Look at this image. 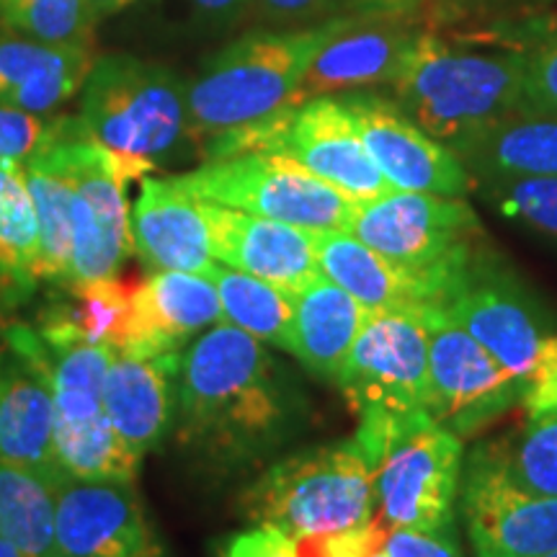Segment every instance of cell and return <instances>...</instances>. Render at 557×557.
<instances>
[{"mask_svg": "<svg viewBox=\"0 0 557 557\" xmlns=\"http://www.w3.org/2000/svg\"><path fill=\"white\" fill-rule=\"evenodd\" d=\"M308 423L310 400L295 374L227 320L184 351L173 438L207 472L259 468Z\"/></svg>", "mask_w": 557, "mask_h": 557, "instance_id": "cell-1", "label": "cell"}, {"mask_svg": "<svg viewBox=\"0 0 557 557\" xmlns=\"http://www.w3.org/2000/svg\"><path fill=\"white\" fill-rule=\"evenodd\" d=\"M357 21V13L299 29L246 32L207 54L189 78L194 143L248 127L289 107L299 83L333 37Z\"/></svg>", "mask_w": 557, "mask_h": 557, "instance_id": "cell-2", "label": "cell"}, {"mask_svg": "<svg viewBox=\"0 0 557 557\" xmlns=\"http://www.w3.org/2000/svg\"><path fill=\"white\" fill-rule=\"evenodd\" d=\"M524 67L527 50H468L431 29L387 96L451 150L462 139L519 114Z\"/></svg>", "mask_w": 557, "mask_h": 557, "instance_id": "cell-3", "label": "cell"}, {"mask_svg": "<svg viewBox=\"0 0 557 557\" xmlns=\"http://www.w3.org/2000/svg\"><path fill=\"white\" fill-rule=\"evenodd\" d=\"M81 120L114 156L143 173L156 171L194 143L189 81L135 54H101L81 88Z\"/></svg>", "mask_w": 557, "mask_h": 557, "instance_id": "cell-4", "label": "cell"}, {"mask_svg": "<svg viewBox=\"0 0 557 557\" xmlns=\"http://www.w3.org/2000/svg\"><path fill=\"white\" fill-rule=\"evenodd\" d=\"M240 511L292 540L367 527L377 519L374 468L354 436L292 451L240 493Z\"/></svg>", "mask_w": 557, "mask_h": 557, "instance_id": "cell-5", "label": "cell"}, {"mask_svg": "<svg viewBox=\"0 0 557 557\" xmlns=\"http://www.w3.org/2000/svg\"><path fill=\"white\" fill-rule=\"evenodd\" d=\"M354 438L374 468L382 524L416 532L457 524L462 438L429 413L361 416Z\"/></svg>", "mask_w": 557, "mask_h": 557, "instance_id": "cell-6", "label": "cell"}, {"mask_svg": "<svg viewBox=\"0 0 557 557\" xmlns=\"http://www.w3.org/2000/svg\"><path fill=\"white\" fill-rule=\"evenodd\" d=\"M5 344L39 369L54 400V449L70 478L135 483L139 462L111 426L103 408V382L116 348H54L32 325L0 329Z\"/></svg>", "mask_w": 557, "mask_h": 557, "instance_id": "cell-7", "label": "cell"}, {"mask_svg": "<svg viewBox=\"0 0 557 557\" xmlns=\"http://www.w3.org/2000/svg\"><path fill=\"white\" fill-rule=\"evenodd\" d=\"M426 310L442 312L468 331L524 385L537 364L540 348L557 333L553 310L487 238L449 271Z\"/></svg>", "mask_w": 557, "mask_h": 557, "instance_id": "cell-8", "label": "cell"}, {"mask_svg": "<svg viewBox=\"0 0 557 557\" xmlns=\"http://www.w3.org/2000/svg\"><path fill=\"white\" fill-rule=\"evenodd\" d=\"M201 152L205 160L233 158L243 152L284 156L357 205L395 191L369 158L338 96H318L278 109L267 120L207 139L201 143Z\"/></svg>", "mask_w": 557, "mask_h": 557, "instance_id": "cell-9", "label": "cell"}, {"mask_svg": "<svg viewBox=\"0 0 557 557\" xmlns=\"http://www.w3.org/2000/svg\"><path fill=\"white\" fill-rule=\"evenodd\" d=\"M348 233L421 278L429 308L449 271L487 238L468 199L426 191H389L361 201Z\"/></svg>", "mask_w": 557, "mask_h": 557, "instance_id": "cell-10", "label": "cell"}, {"mask_svg": "<svg viewBox=\"0 0 557 557\" xmlns=\"http://www.w3.org/2000/svg\"><path fill=\"white\" fill-rule=\"evenodd\" d=\"M169 178L176 189L197 201L240 209L312 233L348 230L357 212V201L346 194L312 176L295 160L271 152L205 160L199 169Z\"/></svg>", "mask_w": 557, "mask_h": 557, "instance_id": "cell-11", "label": "cell"}, {"mask_svg": "<svg viewBox=\"0 0 557 557\" xmlns=\"http://www.w3.org/2000/svg\"><path fill=\"white\" fill-rule=\"evenodd\" d=\"M65 158L73 184L70 199V278L67 284L114 278L135 253L129 227L127 184L145 173L90 137H70Z\"/></svg>", "mask_w": 557, "mask_h": 557, "instance_id": "cell-12", "label": "cell"}, {"mask_svg": "<svg viewBox=\"0 0 557 557\" xmlns=\"http://www.w3.org/2000/svg\"><path fill=\"white\" fill-rule=\"evenodd\" d=\"M429 338L426 413L438 426L475 438L524 403L527 385L483 344L436 310H421Z\"/></svg>", "mask_w": 557, "mask_h": 557, "instance_id": "cell-13", "label": "cell"}, {"mask_svg": "<svg viewBox=\"0 0 557 557\" xmlns=\"http://www.w3.org/2000/svg\"><path fill=\"white\" fill-rule=\"evenodd\" d=\"M336 387L359 418L426 413L429 338L418 312H369Z\"/></svg>", "mask_w": 557, "mask_h": 557, "instance_id": "cell-14", "label": "cell"}, {"mask_svg": "<svg viewBox=\"0 0 557 557\" xmlns=\"http://www.w3.org/2000/svg\"><path fill=\"white\" fill-rule=\"evenodd\" d=\"M457 513L475 557H547L557 553V496L513 483L485 442L462 465Z\"/></svg>", "mask_w": 557, "mask_h": 557, "instance_id": "cell-15", "label": "cell"}, {"mask_svg": "<svg viewBox=\"0 0 557 557\" xmlns=\"http://www.w3.org/2000/svg\"><path fill=\"white\" fill-rule=\"evenodd\" d=\"M338 101L351 116L361 143L395 191L468 197L475 178L462 160L423 132L398 103L377 90H348Z\"/></svg>", "mask_w": 557, "mask_h": 557, "instance_id": "cell-16", "label": "cell"}, {"mask_svg": "<svg viewBox=\"0 0 557 557\" xmlns=\"http://www.w3.org/2000/svg\"><path fill=\"white\" fill-rule=\"evenodd\" d=\"M58 557H171L135 483L65 478L54 491Z\"/></svg>", "mask_w": 557, "mask_h": 557, "instance_id": "cell-17", "label": "cell"}, {"mask_svg": "<svg viewBox=\"0 0 557 557\" xmlns=\"http://www.w3.org/2000/svg\"><path fill=\"white\" fill-rule=\"evenodd\" d=\"M431 29L434 26L421 24L413 13L357 16L315 54L289 107L318 96L389 88L406 73Z\"/></svg>", "mask_w": 557, "mask_h": 557, "instance_id": "cell-18", "label": "cell"}, {"mask_svg": "<svg viewBox=\"0 0 557 557\" xmlns=\"http://www.w3.org/2000/svg\"><path fill=\"white\" fill-rule=\"evenodd\" d=\"M199 209L209 230L212 256L225 267L259 276L284 292L308 287L320 276L312 230L212 201H199Z\"/></svg>", "mask_w": 557, "mask_h": 557, "instance_id": "cell-19", "label": "cell"}, {"mask_svg": "<svg viewBox=\"0 0 557 557\" xmlns=\"http://www.w3.org/2000/svg\"><path fill=\"white\" fill-rule=\"evenodd\" d=\"M222 320L218 289L205 274L156 271L132 289L120 351L135 357L184 354L201 333Z\"/></svg>", "mask_w": 557, "mask_h": 557, "instance_id": "cell-20", "label": "cell"}, {"mask_svg": "<svg viewBox=\"0 0 557 557\" xmlns=\"http://www.w3.org/2000/svg\"><path fill=\"white\" fill-rule=\"evenodd\" d=\"M181 359L184 354L135 357L114 351L111 357L103 382V408L111 426L137 459L158 451L165 438L173 436Z\"/></svg>", "mask_w": 557, "mask_h": 557, "instance_id": "cell-21", "label": "cell"}, {"mask_svg": "<svg viewBox=\"0 0 557 557\" xmlns=\"http://www.w3.org/2000/svg\"><path fill=\"white\" fill-rule=\"evenodd\" d=\"M137 259L156 271L205 274L214 256L199 201L171 184V178H143V191L129 212Z\"/></svg>", "mask_w": 557, "mask_h": 557, "instance_id": "cell-22", "label": "cell"}, {"mask_svg": "<svg viewBox=\"0 0 557 557\" xmlns=\"http://www.w3.org/2000/svg\"><path fill=\"white\" fill-rule=\"evenodd\" d=\"M0 459L41 472L54 485L67 478L54 449L52 389L13 348L0 364Z\"/></svg>", "mask_w": 557, "mask_h": 557, "instance_id": "cell-23", "label": "cell"}, {"mask_svg": "<svg viewBox=\"0 0 557 557\" xmlns=\"http://www.w3.org/2000/svg\"><path fill=\"white\" fill-rule=\"evenodd\" d=\"M94 47L0 34V107L54 114L86 83Z\"/></svg>", "mask_w": 557, "mask_h": 557, "instance_id": "cell-24", "label": "cell"}, {"mask_svg": "<svg viewBox=\"0 0 557 557\" xmlns=\"http://www.w3.org/2000/svg\"><path fill=\"white\" fill-rule=\"evenodd\" d=\"M292 357L312 377L338 385L348 354L372 310L325 276L312 278L308 287L292 292Z\"/></svg>", "mask_w": 557, "mask_h": 557, "instance_id": "cell-25", "label": "cell"}, {"mask_svg": "<svg viewBox=\"0 0 557 557\" xmlns=\"http://www.w3.org/2000/svg\"><path fill=\"white\" fill-rule=\"evenodd\" d=\"M315 261L320 276L338 284L367 310L421 312L429 308V292L421 278L387 261L348 230L315 233Z\"/></svg>", "mask_w": 557, "mask_h": 557, "instance_id": "cell-26", "label": "cell"}, {"mask_svg": "<svg viewBox=\"0 0 557 557\" xmlns=\"http://www.w3.org/2000/svg\"><path fill=\"white\" fill-rule=\"evenodd\" d=\"M132 289L122 278L50 287L32 329L54 348L109 346L120 351Z\"/></svg>", "mask_w": 557, "mask_h": 557, "instance_id": "cell-27", "label": "cell"}, {"mask_svg": "<svg viewBox=\"0 0 557 557\" xmlns=\"http://www.w3.org/2000/svg\"><path fill=\"white\" fill-rule=\"evenodd\" d=\"M451 152L472 178L557 176V120L513 114L457 143Z\"/></svg>", "mask_w": 557, "mask_h": 557, "instance_id": "cell-28", "label": "cell"}, {"mask_svg": "<svg viewBox=\"0 0 557 557\" xmlns=\"http://www.w3.org/2000/svg\"><path fill=\"white\" fill-rule=\"evenodd\" d=\"M39 222L24 163L0 158V312L16 310L37 295Z\"/></svg>", "mask_w": 557, "mask_h": 557, "instance_id": "cell-29", "label": "cell"}, {"mask_svg": "<svg viewBox=\"0 0 557 557\" xmlns=\"http://www.w3.org/2000/svg\"><path fill=\"white\" fill-rule=\"evenodd\" d=\"M86 132V129H83ZM81 135V132H78ZM75 137V135H73ZM70 137L54 143L52 148L37 152L24 160L26 184H29L34 209L39 222V282L47 287H60L70 278V248H73V230H70V184L65 143Z\"/></svg>", "mask_w": 557, "mask_h": 557, "instance_id": "cell-30", "label": "cell"}, {"mask_svg": "<svg viewBox=\"0 0 557 557\" xmlns=\"http://www.w3.org/2000/svg\"><path fill=\"white\" fill-rule=\"evenodd\" d=\"M205 276L218 289L222 318L227 323L259 338L261 344L292 354V346H295L292 341V323H295L292 292L278 289L246 271L230 269L218 259L205 271Z\"/></svg>", "mask_w": 557, "mask_h": 557, "instance_id": "cell-31", "label": "cell"}, {"mask_svg": "<svg viewBox=\"0 0 557 557\" xmlns=\"http://www.w3.org/2000/svg\"><path fill=\"white\" fill-rule=\"evenodd\" d=\"M54 491L41 472L0 459V534L26 557H58Z\"/></svg>", "mask_w": 557, "mask_h": 557, "instance_id": "cell-32", "label": "cell"}, {"mask_svg": "<svg viewBox=\"0 0 557 557\" xmlns=\"http://www.w3.org/2000/svg\"><path fill=\"white\" fill-rule=\"evenodd\" d=\"M485 444L513 483L542 496H557V410L527 418L513 434Z\"/></svg>", "mask_w": 557, "mask_h": 557, "instance_id": "cell-33", "label": "cell"}, {"mask_svg": "<svg viewBox=\"0 0 557 557\" xmlns=\"http://www.w3.org/2000/svg\"><path fill=\"white\" fill-rule=\"evenodd\" d=\"M94 29L86 0H0V34L94 47Z\"/></svg>", "mask_w": 557, "mask_h": 557, "instance_id": "cell-34", "label": "cell"}, {"mask_svg": "<svg viewBox=\"0 0 557 557\" xmlns=\"http://www.w3.org/2000/svg\"><path fill=\"white\" fill-rule=\"evenodd\" d=\"M475 191L500 218L557 240V176H485Z\"/></svg>", "mask_w": 557, "mask_h": 557, "instance_id": "cell-35", "label": "cell"}, {"mask_svg": "<svg viewBox=\"0 0 557 557\" xmlns=\"http://www.w3.org/2000/svg\"><path fill=\"white\" fill-rule=\"evenodd\" d=\"M86 129L81 114H32V111L0 107V158L29 160L52 148L60 139Z\"/></svg>", "mask_w": 557, "mask_h": 557, "instance_id": "cell-36", "label": "cell"}, {"mask_svg": "<svg viewBox=\"0 0 557 557\" xmlns=\"http://www.w3.org/2000/svg\"><path fill=\"white\" fill-rule=\"evenodd\" d=\"M519 114L557 120V34L527 47L524 94Z\"/></svg>", "mask_w": 557, "mask_h": 557, "instance_id": "cell-37", "label": "cell"}, {"mask_svg": "<svg viewBox=\"0 0 557 557\" xmlns=\"http://www.w3.org/2000/svg\"><path fill=\"white\" fill-rule=\"evenodd\" d=\"M348 13V0H250L246 18L259 21L263 29H299Z\"/></svg>", "mask_w": 557, "mask_h": 557, "instance_id": "cell-38", "label": "cell"}, {"mask_svg": "<svg viewBox=\"0 0 557 557\" xmlns=\"http://www.w3.org/2000/svg\"><path fill=\"white\" fill-rule=\"evenodd\" d=\"M387 532L389 529L380 519H374L367 527L312 534V537H299L295 542L299 557H369L382 547Z\"/></svg>", "mask_w": 557, "mask_h": 557, "instance_id": "cell-39", "label": "cell"}, {"mask_svg": "<svg viewBox=\"0 0 557 557\" xmlns=\"http://www.w3.org/2000/svg\"><path fill=\"white\" fill-rule=\"evenodd\" d=\"M382 547L389 557H465L457 524L436 529V532L389 529Z\"/></svg>", "mask_w": 557, "mask_h": 557, "instance_id": "cell-40", "label": "cell"}, {"mask_svg": "<svg viewBox=\"0 0 557 557\" xmlns=\"http://www.w3.org/2000/svg\"><path fill=\"white\" fill-rule=\"evenodd\" d=\"M186 26L199 34H222L248 16L250 0H178Z\"/></svg>", "mask_w": 557, "mask_h": 557, "instance_id": "cell-41", "label": "cell"}, {"mask_svg": "<svg viewBox=\"0 0 557 557\" xmlns=\"http://www.w3.org/2000/svg\"><path fill=\"white\" fill-rule=\"evenodd\" d=\"M521 406L527 408V418L557 410V333L540 348L537 364H534L532 377H529Z\"/></svg>", "mask_w": 557, "mask_h": 557, "instance_id": "cell-42", "label": "cell"}, {"mask_svg": "<svg viewBox=\"0 0 557 557\" xmlns=\"http://www.w3.org/2000/svg\"><path fill=\"white\" fill-rule=\"evenodd\" d=\"M222 557H299L297 542L271 524H256L227 540Z\"/></svg>", "mask_w": 557, "mask_h": 557, "instance_id": "cell-43", "label": "cell"}, {"mask_svg": "<svg viewBox=\"0 0 557 557\" xmlns=\"http://www.w3.org/2000/svg\"><path fill=\"white\" fill-rule=\"evenodd\" d=\"M348 3L357 16H400V13H413L429 0H348Z\"/></svg>", "mask_w": 557, "mask_h": 557, "instance_id": "cell-44", "label": "cell"}, {"mask_svg": "<svg viewBox=\"0 0 557 557\" xmlns=\"http://www.w3.org/2000/svg\"><path fill=\"white\" fill-rule=\"evenodd\" d=\"M132 3H135V0H86L88 13H90V18H94L96 26H99L101 21L116 16L120 11L129 9Z\"/></svg>", "mask_w": 557, "mask_h": 557, "instance_id": "cell-45", "label": "cell"}, {"mask_svg": "<svg viewBox=\"0 0 557 557\" xmlns=\"http://www.w3.org/2000/svg\"><path fill=\"white\" fill-rule=\"evenodd\" d=\"M475 3H483V5H491V9H519V5H537L540 0H475Z\"/></svg>", "mask_w": 557, "mask_h": 557, "instance_id": "cell-46", "label": "cell"}, {"mask_svg": "<svg viewBox=\"0 0 557 557\" xmlns=\"http://www.w3.org/2000/svg\"><path fill=\"white\" fill-rule=\"evenodd\" d=\"M0 557H26V555L21 553V549L13 545V542H9L3 537V534H0Z\"/></svg>", "mask_w": 557, "mask_h": 557, "instance_id": "cell-47", "label": "cell"}, {"mask_svg": "<svg viewBox=\"0 0 557 557\" xmlns=\"http://www.w3.org/2000/svg\"><path fill=\"white\" fill-rule=\"evenodd\" d=\"M5 354H9V344H5V338H3V333H0V364H3V359H5Z\"/></svg>", "mask_w": 557, "mask_h": 557, "instance_id": "cell-48", "label": "cell"}, {"mask_svg": "<svg viewBox=\"0 0 557 557\" xmlns=\"http://www.w3.org/2000/svg\"><path fill=\"white\" fill-rule=\"evenodd\" d=\"M369 557H389V555L385 553V547H380V549H374V553L369 555Z\"/></svg>", "mask_w": 557, "mask_h": 557, "instance_id": "cell-49", "label": "cell"}, {"mask_svg": "<svg viewBox=\"0 0 557 557\" xmlns=\"http://www.w3.org/2000/svg\"><path fill=\"white\" fill-rule=\"evenodd\" d=\"M547 557H557V553H553V555H547Z\"/></svg>", "mask_w": 557, "mask_h": 557, "instance_id": "cell-50", "label": "cell"}]
</instances>
